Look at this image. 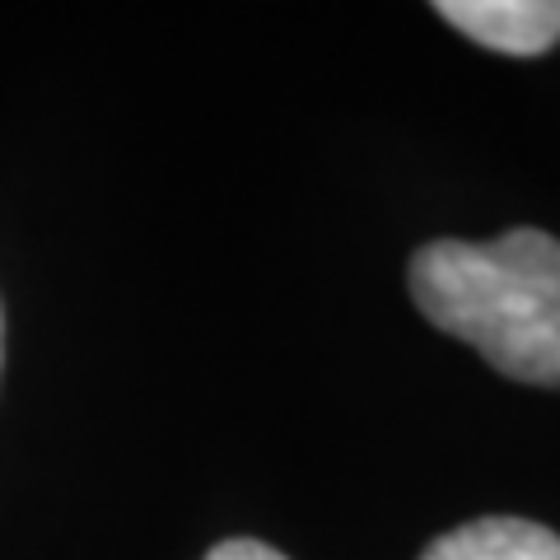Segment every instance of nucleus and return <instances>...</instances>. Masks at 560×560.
Wrapping results in <instances>:
<instances>
[{"mask_svg": "<svg viewBox=\"0 0 560 560\" xmlns=\"http://www.w3.org/2000/svg\"><path fill=\"white\" fill-rule=\"evenodd\" d=\"M411 300L500 374L560 388V238L510 230L425 243L411 257Z\"/></svg>", "mask_w": 560, "mask_h": 560, "instance_id": "nucleus-1", "label": "nucleus"}, {"mask_svg": "<svg viewBox=\"0 0 560 560\" xmlns=\"http://www.w3.org/2000/svg\"><path fill=\"white\" fill-rule=\"evenodd\" d=\"M434 10L471 43L504 57H537L560 43V0H444Z\"/></svg>", "mask_w": 560, "mask_h": 560, "instance_id": "nucleus-2", "label": "nucleus"}, {"mask_svg": "<svg viewBox=\"0 0 560 560\" xmlns=\"http://www.w3.org/2000/svg\"><path fill=\"white\" fill-rule=\"evenodd\" d=\"M420 560H560V537L533 518H477L434 537Z\"/></svg>", "mask_w": 560, "mask_h": 560, "instance_id": "nucleus-3", "label": "nucleus"}, {"mask_svg": "<svg viewBox=\"0 0 560 560\" xmlns=\"http://www.w3.org/2000/svg\"><path fill=\"white\" fill-rule=\"evenodd\" d=\"M206 560H290V556H280L276 547H267V541L230 537V541H220V547H210Z\"/></svg>", "mask_w": 560, "mask_h": 560, "instance_id": "nucleus-4", "label": "nucleus"}]
</instances>
